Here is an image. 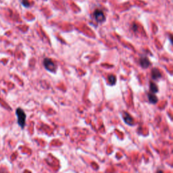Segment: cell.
I'll return each instance as SVG.
<instances>
[{
    "label": "cell",
    "mask_w": 173,
    "mask_h": 173,
    "mask_svg": "<svg viewBox=\"0 0 173 173\" xmlns=\"http://www.w3.org/2000/svg\"><path fill=\"white\" fill-rule=\"evenodd\" d=\"M151 77L154 80H157L162 77V74L158 69L154 68L151 70Z\"/></svg>",
    "instance_id": "5b68a950"
},
{
    "label": "cell",
    "mask_w": 173,
    "mask_h": 173,
    "mask_svg": "<svg viewBox=\"0 0 173 173\" xmlns=\"http://www.w3.org/2000/svg\"><path fill=\"white\" fill-rule=\"evenodd\" d=\"M139 63H140L141 66L142 68H147L150 66V64H151L148 58H147V57L143 56L139 60Z\"/></svg>",
    "instance_id": "277c9868"
},
{
    "label": "cell",
    "mask_w": 173,
    "mask_h": 173,
    "mask_svg": "<svg viewBox=\"0 0 173 173\" xmlns=\"http://www.w3.org/2000/svg\"><path fill=\"white\" fill-rule=\"evenodd\" d=\"M133 31H136L137 30V24H133Z\"/></svg>",
    "instance_id": "8fae6325"
},
{
    "label": "cell",
    "mask_w": 173,
    "mask_h": 173,
    "mask_svg": "<svg viewBox=\"0 0 173 173\" xmlns=\"http://www.w3.org/2000/svg\"><path fill=\"white\" fill-rule=\"evenodd\" d=\"M148 100L149 101H150V103H154V104H155V103L157 101V97H156L154 94H152V93L148 94Z\"/></svg>",
    "instance_id": "ba28073f"
},
{
    "label": "cell",
    "mask_w": 173,
    "mask_h": 173,
    "mask_svg": "<svg viewBox=\"0 0 173 173\" xmlns=\"http://www.w3.org/2000/svg\"><path fill=\"white\" fill-rule=\"evenodd\" d=\"M43 65L48 71L51 72H55L57 70L56 64L50 58H45L43 61Z\"/></svg>",
    "instance_id": "7a4b0ae2"
},
{
    "label": "cell",
    "mask_w": 173,
    "mask_h": 173,
    "mask_svg": "<svg viewBox=\"0 0 173 173\" xmlns=\"http://www.w3.org/2000/svg\"><path fill=\"white\" fill-rule=\"evenodd\" d=\"M22 3L24 6L26 7V8H28L30 6V3L28 0H22Z\"/></svg>",
    "instance_id": "30bf717a"
},
{
    "label": "cell",
    "mask_w": 173,
    "mask_h": 173,
    "mask_svg": "<svg viewBox=\"0 0 173 173\" xmlns=\"http://www.w3.org/2000/svg\"><path fill=\"white\" fill-rule=\"evenodd\" d=\"M150 91L153 93H156L158 91V88H157V85L153 82H150Z\"/></svg>",
    "instance_id": "52a82bcc"
},
{
    "label": "cell",
    "mask_w": 173,
    "mask_h": 173,
    "mask_svg": "<svg viewBox=\"0 0 173 173\" xmlns=\"http://www.w3.org/2000/svg\"><path fill=\"white\" fill-rule=\"evenodd\" d=\"M108 82H109V83L111 85H114L116 84V77L114 75H110V76H108Z\"/></svg>",
    "instance_id": "9c48e42d"
},
{
    "label": "cell",
    "mask_w": 173,
    "mask_h": 173,
    "mask_svg": "<svg viewBox=\"0 0 173 173\" xmlns=\"http://www.w3.org/2000/svg\"><path fill=\"white\" fill-rule=\"evenodd\" d=\"M16 116H17L18 124L21 128H24L25 124H26V117H27L26 114H25L23 110L21 109L20 108L16 109Z\"/></svg>",
    "instance_id": "6da1fadb"
},
{
    "label": "cell",
    "mask_w": 173,
    "mask_h": 173,
    "mask_svg": "<svg viewBox=\"0 0 173 173\" xmlns=\"http://www.w3.org/2000/svg\"><path fill=\"white\" fill-rule=\"evenodd\" d=\"M93 16L95 18V20L98 23H101L103 22L106 20V16H105L104 14L101 10L100 9H96L93 13Z\"/></svg>",
    "instance_id": "3957f363"
},
{
    "label": "cell",
    "mask_w": 173,
    "mask_h": 173,
    "mask_svg": "<svg viewBox=\"0 0 173 173\" xmlns=\"http://www.w3.org/2000/svg\"><path fill=\"white\" fill-rule=\"evenodd\" d=\"M123 118L124 121L126 124L128 125H132L133 124V119L131 117V115L128 114L127 112H124L123 114Z\"/></svg>",
    "instance_id": "8992f818"
}]
</instances>
